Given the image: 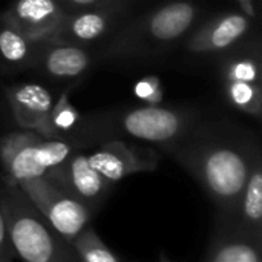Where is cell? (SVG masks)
<instances>
[{"instance_id":"1","label":"cell","mask_w":262,"mask_h":262,"mask_svg":"<svg viewBox=\"0 0 262 262\" xmlns=\"http://www.w3.org/2000/svg\"><path fill=\"white\" fill-rule=\"evenodd\" d=\"M175 160L209 196L213 220L232 221L261 138L244 123L210 107L177 140L160 149Z\"/></svg>"},{"instance_id":"2","label":"cell","mask_w":262,"mask_h":262,"mask_svg":"<svg viewBox=\"0 0 262 262\" xmlns=\"http://www.w3.org/2000/svg\"><path fill=\"white\" fill-rule=\"evenodd\" d=\"M212 11L207 0H149L95 49L98 68L135 71L166 66L187 34Z\"/></svg>"},{"instance_id":"3","label":"cell","mask_w":262,"mask_h":262,"mask_svg":"<svg viewBox=\"0 0 262 262\" xmlns=\"http://www.w3.org/2000/svg\"><path fill=\"white\" fill-rule=\"evenodd\" d=\"M209 109L210 106L200 103L112 106L83 114L77 127L63 138L75 149H89L106 140H130L161 149L186 132Z\"/></svg>"},{"instance_id":"4","label":"cell","mask_w":262,"mask_h":262,"mask_svg":"<svg viewBox=\"0 0 262 262\" xmlns=\"http://www.w3.org/2000/svg\"><path fill=\"white\" fill-rule=\"evenodd\" d=\"M0 206L5 229L17 258L29 262L78 261L71 241L51 226L18 183L5 173Z\"/></svg>"},{"instance_id":"5","label":"cell","mask_w":262,"mask_h":262,"mask_svg":"<svg viewBox=\"0 0 262 262\" xmlns=\"http://www.w3.org/2000/svg\"><path fill=\"white\" fill-rule=\"evenodd\" d=\"M259 34L258 18L238 8L212 11L181 41L169 66L210 75L221 57Z\"/></svg>"},{"instance_id":"6","label":"cell","mask_w":262,"mask_h":262,"mask_svg":"<svg viewBox=\"0 0 262 262\" xmlns=\"http://www.w3.org/2000/svg\"><path fill=\"white\" fill-rule=\"evenodd\" d=\"M98 68L94 48L63 41H40L32 66V74L51 84L74 88Z\"/></svg>"},{"instance_id":"7","label":"cell","mask_w":262,"mask_h":262,"mask_svg":"<svg viewBox=\"0 0 262 262\" xmlns=\"http://www.w3.org/2000/svg\"><path fill=\"white\" fill-rule=\"evenodd\" d=\"M18 186L28 193L51 226L68 241L92 223L94 215L46 175L20 181Z\"/></svg>"},{"instance_id":"8","label":"cell","mask_w":262,"mask_h":262,"mask_svg":"<svg viewBox=\"0 0 262 262\" xmlns=\"http://www.w3.org/2000/svg\"><path fill=\"white\" fill-rule=\"evenodd\" d=\"M46 177L81 203L94 216L103 209L115 189L114 183L91 166L83 149L74 150L66 160L48 170Z\"/></svg>"},{"instance_id":"9","label":"cell","mask_w":262,"mask_h":262,"mask_svg":"<svg viewBox=\"0 0 262 262\" xmlns=\"http://www.w3.org/2000/svg\"><path fill=\"white\" fill-rule=\"evenodd\" d=\"M83 150L91 166L114 184L134 173L154 172L161 158L152 144L130 140H106Z\"/></svg>"},{"instance_id":"10","label":"cell","mask_w":262,"mask_h":262,"mask_svg":"<svg viewBox=\"0 0 262 262\" xmlns=\"http://www.w3.org/2000/svg\"><path fill=\"white\" fill-rule=\"evenodd\" d=\"M130 12L132 11L127 9L101 5L91 9L69 12L63 17L49 40L97 49L117 31Z\"/></svg>"},{"instance_id":"11","label":"cell","mask_w":262,"mask_h":262,"mask_svg":"<svg viewBox=\"0 0 262 262\" xmlns=\"http://www.w3.org/2000/svg\"><path fill=\"white\" fill-rule=\"evenodd\" d=\"M57 95L38 81H6V100L18 129L51 137L49 117Z\"/></svg>"},{"instance_id":"12","label":"cell","mask_w":262,"mask_h":262,"mask_svg":"<svg viewBox=\"0 0 262 262\" xmlns=\"http://www.w3.org/2000/svg\"><path fill=\"white\" fill-rule=\"evenodd\" d=\"M2 14L23 35L40 43L51 38L66 11L57 0H12Z\"/></svg>"},{"instance_id":"13","label":"cell","mask_w":262,"mask_h":262,"mask_svg":"<svg viewBox=\"0 0 262 262\" xmlns=\"http://www.w3.org/2000/svg\"><path fill=\"white\" fill-rule=\"evenodd\" d=\"M204 261L261 262L262 243L243 233L232 221L213 220Z\"/></svg>"},{"instance_id":"14","label":"cell","mask_w":262,"mask_h":262,"mask_svg":"<svg viewBox=\"0 0 262 262\" xmlns=\"http://www.w3.org/2000/svg\"><path fill=\"white\" fill-rule=\"evenodd\" d=\"M40 134L28 129H12L0 135V167L9 180L20 183L43 177L34 161V146Z\"/></svg>"},{"instance_id":"15","label":"cell","mask_w":262,"mask_h":262,"mask_svg":"<svg viewBox=\"0 0 262 262\" xmlns=\"http://www.w3.org/2000/svg\"><path fill=\"white\" fill-rule=\"evenodd\" d=\"M221 81H249L262 83L261 34L247 40L241 46L221 57L210 72Z\"/></svg>"},{"instance_id":"16","label":"cell","mask_w":262,"mask_h":262,"mask_svg":"<svg viewBox=\"0 0 262 262\" xmlns=\"http://www.w3.org/2000/svg\"><path fill=\"white\" fill-rule=\"evenodd\" d=\"M37 45V41L29 40L15 29L0 12V75L5 80H12L32 71Z\"/></svg>"},{"instance_id":"17","label":"cell","mask_w":262,"mask_h":262,"mask_svg":"<svg viewBox=\"0 0 262 262\" xmlns=\"http://www.w3.org/2000/svg\"><path fill=\"white\" fill-rule=\"evenodd\" d=\"M233 223L243 233L262 243V157L255 161L250 170Z\"/></svg>"},{"instance_id":"18","label":"cell","mask_w":262,"mask_h":262,"mask_svg":"<svg viewBox=\"0 0 262 262\" xmlns=\"http://www.w3.org/2000/svg\"><path fill=\"white\" fill-rule=\"evenodd\" d=\"M221 95L224 103L246 114L255 120L262 117V83H249V81H221Z\"/></svg>"},{"instance_id":"19","label":"cell","mask_w":262,"mask_h":262,"mask_svg":"<svg viewBox=\"0 0 262 262\" xmlns=\"http://www.w3.org/2000/svg\"><path fill=\"white\" fill-rule=\"evenodd\" d=\"M71 246L78 261L84 262H120L121 258L111 250L98 236L92 224H88L72 239Z\"/></svg>"},{"instance_id":"20","label":"cell","mask_w":262,"mask_h":262,"mask_svg":"<svg viewBox=\"0 0 262 262\" xmlns=\"http://www.w3.org/2000/svg\"><path fill=\"white\" fill-rule=\"evenodd\" d=\"M71 89L72 88H64L57 94L49 117L51 137H68L81 120L83 114L78 112V109L71 103Z\"/></svg>"},{"instance_id":"21","label":"cell","mask_w":262,"mask_h":262,"mask_svg":"<svg viewBox=\"0 0 262 262\" xmlns=\"http://www.w3.org/2000/svg\"><path fill=\"white\" fill-rule=\"evenodd\" d=\"M74 150H77L63 137H45L40 135L34 146V161L38 169L46 175L48 170L54 169L63 160H66Z\"/></svg>"},{"instance_id":"22","label":"cell","mask_w":262,"mask_h":262,"mask_svg":"<svg viewBox=\"0 0 262 262\" xmlns=\"http://www.w3.org/2000/svg\"><path fill=\"white\" fill-rule=\"evenodd\" d=\"M132 92L137 97V100L141 101L143 104H150V106L164 104L166 91H164V84L158 75L141 77L140 80L135 81Z\"/></svg>"},{"instance_id":"23","label":"cell","mask_w":262,"mask_h":262,"mask_svg":"<svg viewBox=\"0 0 262 262\" xmlns=\"http://www.w3.org/2000/svg\"><path fill=\"white\" fill-rule=\"evenodd\" d=\"M6 81L8 80H5L0 75V135L8 130L17 129L14 118L11 115V111H9L8 100H6Z\"/></svg>"},{"instance_id":"24","label":"cell","mask_w":262,"mask_h":262,"mask_svg":"<svg viewBox=\"0 0 262 262\" xmlns=\"http://www.w3.org/2000/svg\"><path fill=\"white\" fill-rule=\"evenodd\" d=\"M3 184V170L0 167V189ZM17 255L9 243L6 229H5V221H3V213H2V206H0V262H9L15 259Z\"/></svg>"},{"instance_id":"25","label":"cell","mask_w":262,"mask_h":262,"mask_svg":"<svg viewBox=\"0 0 262 262\" xmlns=\"http://www.w3.org/2000/svg\"><path fill=\"white\" fill-rule=\"evenodd\" d=\"M57 2L66 11V14H69V12H77V11L95 8L100 5L101 0H57Z\"/></svg>"},{"instance_id":"26","label":"cell","mask_w":262,"mask_h":262,"mask_svg":"<svg viewBox=\"0 0 262 262\" xmlns=\"http://www.w3.org/2000/svg\"><path fill=\"white\" fill-rule=\"evenodd\" d=\"M146 2H149V0H101L100 5L109 6V8H120V9L134 11Z\"/></svg>"},{"instance_id":"27","label":"cell","mask_w":262,"mask_h":262,"mask_svg":"<svg viewBox=\"0 0 262 262\" xmlns=\"http://www.w3.org/2000/svg\"><path fill=\"white\" fill-rule=\"evenodd\" d=\"M236 3V8L246 12L250 17L258 18V9H256V0H233Z\"/></svg>"}]
</instances>
